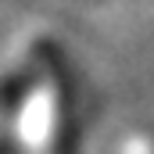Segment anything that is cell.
<instances>
[{"label": "cell", "mask_w": 154, "mask_h": 154, "mask_svg": "<svg viewBox=\"0 0 154 154\" xmlns=\"http://www.w3.org/2000/svg\"><path fill=\"white\" fill-rule=\"evenodd\" d=\"M14 90V82H0V100H7V93Z\"/></svg>", "instance_id": "6da1fadb"}, {"label": "cell", "mask_w": 154, "mask_h": 154, "mask_svg": "<svg viewBox=\"0 0 154 154\" xmlns=\"http://www.w3.org/2000/svg\"><path fill=\"white\" fill-rule=\"evenodd\" d=\"M0 154H11V143H7L4 136H0Z\"/></svg>", "instance_id": "7a4b0ae2"}]
</instances>
